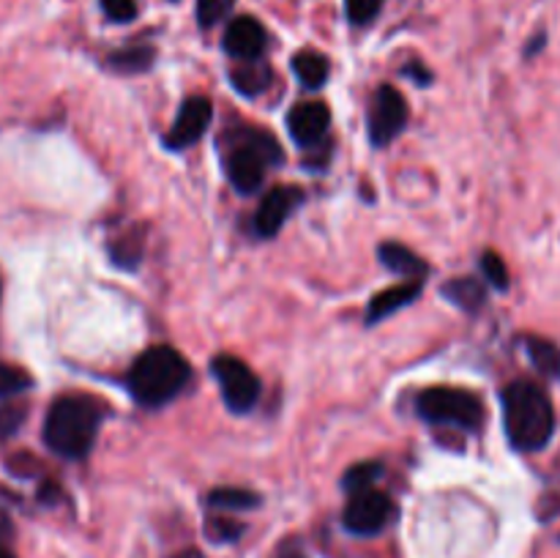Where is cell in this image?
Segmentation results:
<instances>
[{
  "label": "cell",
  "mask_w": 560,
  "mask_h": 558,
  "mask_svg": "<svg viewBox=\"0 0 560 558\" xmlns=\"http://www.w3.org/2000/svg\"><path fill=\"white\" fill-rule=\"evenodd\" d=\"M501 403L506 438L517 452H541L552 441L558 416L545 388L534 381H514L503 388Z\"/></svg>",
  "instance_id": "cell-1"
},
{
  "label": "cell",
  "mask_w": 560,
  "mask_h": 558,
  "mask_svg": "<svg viewBox=\"0 0 560 558\" xmlns=\"http://www.w3.org/2000/svg\"><path fill=\"white\" fill-rule=\"evenodd\" d=\"M191 367L170 345H156L135 361L129 372V392L145 408H159L184 392Z\"/></svg>",
  "instance_id": "cell-2"
},
{
  "label": "cell",
  "mask_w": 560,
  "mask_h": 558,
  "mask_svg": "<svg viewBox=\"0 0 560 558\" xmlns=\"http://www.w3.org/2000/svg\"><path fill=\"white\" fill-rule=\"evenodd\" d=\"M98 425H102V408L93 399L69 397L55 399L44 421V441L60 457H85L96 441Z\"/></svg>",
  "instance_id": "cell-3"
},
{
  "label": "cell",
  "mask_w": 560,
  "mask_h": 558,
  "mask_svg": "<svg viewBox=\"0 0 560 558\" xmlns=\"http://www.w3.org/2000/svg\"><path fill=\"white\" fill-rule=\"evenodd\" d=\"M284 153L279 148L277 137L266 129H249L241 137L238 146L228 153V178L241 195H252L260 189L266 170L271 164H282Z\"/></svg>",
  "instance_id": "cell-4"
},
{
  "label": "cell",
  "mask_w": 560,
  "mask_h": 558,
  "mask_svg": "<svg viewBox=\"0 0 560 558\" xmlns=\"http://www.w3.org/2000/svg\"><path fill=\"white\" fill-rule=\"evenodd\" d=\"M419 414L435 425H452L459 430H479L485 421V405L468 388L432 386L419 394Z\"/></svg>",
  "instance_id": "cell-5"
},
{
  "label": "cell",
  "mask_w": 560,
  "mask_h": 558,
  "mask_svg": "<svg viewBox=\"0 0 560 558\" xmlns=\"http://www.w3.org/2000/svg\"><path fill=\"white\" fill-rule=\"evenodd\" d=\"M213 375H217L219 386H222V397L233 414H246L260 399V377L249 370L235 356H217L211 364Z\"/></svg>",
  "instance_id": "cell-6"
},
{
  "label": "cell",
  "mask_w": 560,
  "mask_h": 558,
  "mask_svg": "<svg viewBox=\"0 0 560 558\" xmlns=\"http://www.w3.org/2000/svg\"><path fill=\"white\" fill-rule=\"evenodd\" d=\"M388 518H392V498L375 487H366V490L353 492L345 507L342 523L350 534L372 536L386 528Z\"/></svg>",
  "instance_id": "cell-7"
},
{
  "label": "cell",
  "mask_w": 560,
  "mask_h": 558,
  "mask_svg": "<svg viewBox=\"0 0 560 558\" xmlns=\"http://www.w3.org/2000/svg\"><path fill=\"white\" fill-rule=\"evenodd\" d=\"M408 124V102L394 85L377 88L370 107V140L372 146H388Z\"/></svg>",
  "instance_id": "cell-8"
},
{
  "label": "cell",
  "mask_w": 560,
  "mask_h": 558,
  "mask_svg": "<svg viewBox=\"0 0 560 558\" xmlns=\"http://www.w3.org/2000/svg\"><path fill=\"white\" fill-rule=\"evenodd\" d=\"M304 200L299 186H273L262 202L257 206L255 213V233L260 239H273L279 230L284 228L288 217L293 213V208Z\"/></svg>",
  "instance_id": "cell-9"
},
{
  "label": "cell",
  "mask_w": 560,
  "mask_h": 558,
  "mask_svg": "<svg viewBox=\"0 0 560 558\" xmlns=\"http://www.w3.org/2000/svg\"><path fill=\"white\" fill-rule=\"evenodd\" d=\"M211 102L206 96H191L180 104L178 118H175L173 129L164 137V146L173 148V151H180V148L191 146V142L200 140L206 135L208 124H211Z\"/></svg>",
  "instance_id": "cell-10"
},
{
  "label": "cell",
  "mask_w": 560,
  "mask_h": 558,
  "mask_svg": "<svg viewBox=\"0 0 560 558\" xmlns=\"http://www.w3.org/2000/svg\"><path fill=\"white\" fill-rule=\"evenodd\" d=\"M331 126V109L326 102H299L288 115V131L295 146L312 148L328 135Z\"/></svg>",
  "instance_id": "cell-11"
},
{
  "label": "cell",
  "mask_w": 560,
  "mask_h": 558,
  "mask_svg": "<svg viewBox=\"0 0 560 558\" xmlns=\"http://www.w3.org/2000/svg\"><path fill=\"white\" fill-rule=\"evenodd\" d=\"M224 53L235 60H257L266 49V27L255 16H235L224 31Z\"/></svg>",
  "instance_id": "cell-12"
},
{
  "label": "cell",
  "mask_w": 560,
  "mask_h": 558,
  "mask_svg": "<svg viewBox=\"0 0 560 558\" xmlns=\"http://www.w3.org/2000/svg\"><path fill=\"white\" fill-rule=\"evenodd\" d=\"M377 255H381V263L388 268V271L399 274V277H405L408 282H421V277L430 271V266H427L413 249H408V246L402 244H394V241L383 244Z\"/></svg>",
  "instance_id": "cell-13"
},
{
  "label": "cell",
  "mask_w": 560,
  "mask_h": 558,
  "mask_svg": "<svg viewBox=\"0 0 560 558\" xmlns=\"http://www.w3.org/2000/svg\"><path fill=\"white\" fill-rule=\"evenodd\" d=\"M419 293H421V282H405V284H394V288L383 290V293H377L375 299L370 301V310H366V323L372 326V323L394 315V312L402 310V306L413 304V299Z\"/></svg>",
  "instance_id": "cell-14"
},
{
  "label": "cell",
  "mask_w": 560,
  "mask_h": 558,
  "mask_svg": "<svg viewBox=\"0 0 560 558\" xmlns=\"http://www.w3.org/2000/svg\"><path fill=\"white\" fill-rule=\"evenodd\" d=\"M230 82L244 96H257L271 85V69L262 60H241V66L230 71Z\"/></svg>",
  "instance_id": "cell-15"
},
{
  "label": "cell",
  "mask_w": 560,
  "mask_h": 558,
  "mask_svg": "<svg viewBox=\"0 0 560 558\" xmlns=\"http://www.w3.org/2000/svg\"><path fill=\"white\" fill-rule=\"evenodd\" d=\"M525 353H528L530 364L550 381H560V348L556 342L545 337H525Z\"/></svg>",
  "instance_id": "cell-16"
},
{
  "label": "cell",
  "mask_w": 560,
  "mask_h": 558,
  "mask_svg": "<svg viewBox=\"0 0 560 558\" xmlns=\"http://www.w3.org/2000/svg\"><path fill=\"white\" fill-rule=\"evenodd\" d=\"M443 295H446L452 304L463 306V310H468V312L481 310V306H485V301H487L485 284H481L476 277L452 279V282L443 284Z\"/></svg>",
  "instance_id": "cell-17"
},
{
  "label": "cell",
  "mask_w": 560,
  "mask_h": 558,
  "mask_svg": "<svg viewBox=\"0 0 560 558\" xmlns=\"http://www.w3.org/2000/svg\"><path fill=\"white\" fill-rule=\"evenodd\" d=\"M293 71L306 88H312V91H315V88L326 85L328 71H331V63H328L326 55L310 53V49H304V53L293 55Z\"/></svg>",
  "instance_id": "cell-18"
},
{
  "label": "cell",
  "mask_w": 560,
  "mask_h": 558,
  "mask_svg": "<svg viewBox=\"0 0 560 558\" xmlns=\"http://www.w3.org/2000/svg\"><path fill=\"white\" fill-rule=\"evenodd\" d=\"M153 63V49L151 47H131V49H120V53L109 55V66L124 74H137V71L151 69Z\"/></svg>",
  "instance_id": "cell-19"
},
{
  "label": "cell",
  "mask_w": 560,
  "mask_h": 558,
  "mask_svg": "<svg viewBox=\"0 0 560 558\" xmlns=\"http://www.w3.org/2000/svg\"><path fill=\"white\" fill-rule=\"evenodd\" d=\"M208 503L217 509H252L260 503V496H255V492L249 490H241V487H219V490H213L211 496H208Z\"/></svg>",
  "instance_id": "cell-20"
},
{
  "label": "cell",
  "mask_w": 560,
  "mask_h": 558,
  "mask_svg": "<svg viewBox=\"0 0 560 558\" xmlns=\"http://www.w3.org/2000/svg\"><path fill=\"white\" fill-rule=\"evenodd\" d=\"M381 474H383V465L377 463V460H370V463H359V465H353V468L345 470L342 487H345V490H350V492L366 490V487H372L377 479H381Z\"/></svg>",
  "instance_id": "cell-21"
},
{
  "label": "cell",
  "mask_w": 560,
  "mask_h": 558,
  "mask_svg": "<svg viewBox=\"0 0 560 558\" xmlns=\"http://www.w3.org/2000/svg\"><path fill=\"white\" fill-rule=\"evenodd\" d=\"M109 252H113V260L118 263V266H137L142 255V235H124V239L115 241V244L109 246Z\"/></svg>",
  "instance_id": "cell-22"
},
{
  "label": "cell",
  "mask_w": 560,
  "mask_h": 558,
  "mask_svg": "<svg viewBox=\"0 0 560 558\" xmlns=\"http://www.w3.org/2000/svg\"><path fill=\"white\" fill-rule=\"evenodd\" d=\"M481 271H485L487 282L498 290H509V268L498 252H485L481 257Z\"/></svg>",
  "instance_id": "cell-23"
},
{
  "label": "cell",
  "mask_w": 560,
  "mask_h": 558,
  "mask_svg": "<svg viewBox=\"0 0 560 558\" xmlns=\"http://www.w3.org/2000/svg\"><path fill=\"white\" fill-rule=\"evenodd\" d=\"M31 375L20 367L0 364V397H9V394H20L25 388H31Z\"/></svg>",
  "instance_id": "cell-24"
},
{
  "label": "cell",
  "mask_w": 560,
  "mask_h": 558,
  "mask_svg": "<svg viewBox=\"0 0 560 558\" xmlns=\"http://www.w3.org/2000/svg\"><path fill=\"white\" fill-rule=\"evenodd\" d=\"M235 0H197V22L202 27H211L230 14Z\"/></svg>",
  "instance_id": "cell-25"
},
{
  "label": "cell",
  "mask_w": 560,
  "mask_h": 558,
  "mask_svg": "<svg viewBox=\"0 0 560 558\" xmlns=\"http://www.w3.org/2000/svg\"><path fill=\"white\" fill-rule=\"evenodd\" d=\"M383 9V0H345V11L353 25H366L375 20Z\"/></svg>",
  "instance_id": "cell-26"
},
{
  "label": "cell",
  "mask_w": 560,
  "mask_h": 558,
  "mask_svg": "<svg viewBox=\"0 0 560 558\" xmlns=\"http://www.w3.org/2000/svg\"><path fill=\"white\" fill-rule=\"evenodd\" d=\"M22 421H25V408L22 405H3L0 408V441L14 435L22 427Z\"/></svg>",
  "instance_id": "cell-27"
},
{
  "label": "cell",
  "mask_w": 560,
  "mask_h": 558,
  "mask_svg": "<svg viewBox=\"0 0 560 558\" xmlns=\"http://www.w3.org/2000/svg\"><path fill=\"white\" fill-rule=\"evenodd\" d=\"M208 528V536L217 542H233L238 539L241 531H244V525L235 523V520H224V518H213L211 523L206 525Z\"/></svg>",
  "instance_id": "cell-28"
},
{
  "label": "cell",
  "mask_w": 560,
  "mask_h": 558,
  "mask_svg": "<svg viewBox=\"0 0 560 558\" xmlns=\"http://www.w3.org/2000/svg\"><path fill=\"white\" fill-rule=\"evenodd\" d=\"M102 9L113 22H131L137 16L135 0H102Z\"/></svg>",
  "instance_id": "cell-29"
},
{
  "label": "cell",
  "mask_w": 560,
  "mask_h": 558,
  "mask_svg": "<svg viewBox=\"0 0 560 558\" xmlns=\"http://www.w3.org/2000/svg\"><path fill=\"white\" fill-rule=\"evenodd\" d=\"M545 44H547V33H545V31L536 33L534 42H530L528 47H525V55H528V58H534V55L539 53V49H545Z\"/></svg>",
  "instance_id": "cell-30"
},
{
  "label": "cell",
  "mask_w": 560,
  "mask_h": 558,
  "mask_svg": "<svg viewBox=\"0 0 560 558\" xmlns=\"http://www.w3.org/2000/svg\"><path fill=\"white\" fill-rule=\"evenodd\" d=\"M405 74H413V77H416V80H419V85H427V82H430V80H432V74H430V71H424V69H421V66H419V63L408 66V69H405Z\"/></svg>",
  "instance_id": "cell-31"
},
{
  "label": "cell",
  "mask_w": 560,
  "mask_h": 558,
  "mask_svg": "<svg viewBox=\"0 0 560 558\" xmlns=\"http://www.w3.org/2000/svg\"><path fill=\"white\" fill-rule=\"evenodd\" d=\"M279 558H306L304 550H299V547H284L282 553H279Z\"/></svg>",
  "instance_id": "cell-32"
},
{
  "label": "cell",
  "mask_w": 560,
  "mask_h": 558,
  "mask_svg": "<svg viewBox=\"0 0 560 558\" xmlns=\"http://www.w3.org/2000/svg\"><path fill=\"white\" fill-rule=\"evenodd\" d=\"M0 558H14V556H11V553H9V550H5V547H3V545H0Z\"/></svg>",
  "instance_id": "cell-33"
}]
</instances>
